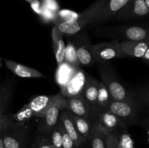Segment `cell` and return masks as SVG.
Instances as JSON below:
<instances>
[{
  "mask_svg": "<svg viewBox=\"0 0 149 148\" xmlns=\"http://www.w3.org/2000/svg\"><path fill=\"white\" fill-rule=\"evenodd\" d=\"M130 0H106L93 24L102 23L113 18Z\"/></svg>",
  "mask_w": 149,
  "mask_h": 148,
  "instance_id": "cell-12",
  "label": "cell"
},
{
  "mask_svg": "<svg viewBox=\"0 0 149 148\" xmlns=\"http://www.w3.org/2000/svg\"><path fill=\"white\" fill-rule=\"evenodd\" d=\"M149 12V8L145 0H130L116 15L118 20H128L145 17Z\"/></svg>",
  "mask_w": 149,
  "mask_h": 148,
  "instance_id": "cell-10",
  "label": "cell"
},
{
  "mask_svg": "<svg viewBox=\"0 0 149 148\" xmlns=\"http://www.w3.org/2000/svg\"><path fill=\"white\" fill-rule=\"evenodd\" d=\"M48 139L53 148H63L62 145V135L60 130L58 123L47 136Z\"/></svg>",
  "mask_w": 149,
  "mask_h": 148,
  "instance_id": "cell-26",
  "label": "cell"
},
{
  "mask_svg": "<svg viewBox=\"0 0 149 148\" xmlns=\"http://www.w3.org/2000/svg\"><path fill=\"white\" fill-rule=\"evenodd\" d=\"M52 39L55 59L58 65H60L64 62L65 44L63 41V33L58 30L57 26H55L52 30Z\"/></svg>",
  "mask_w": 149,
  "mask_h": 148,
  "instance_id": "cell-20",
  "label": "cell"
},
{
  "mask_svg": "<svg viewBox=\"0 0 149 148\" xmlns=\"http://www.w3.org/2000/svg\"><path fill=\"white\" fill-rule=\"evenodd\" d=\"M64 62H68L73 66L79 68L80 63L77 58V53H76L75 47L71 40H68V44L65 46V55H64Z\"/></svg>",
  "mask_w": 149,
  "mask_h": 148,
  "instance_id": "cell-25",
  "label": "cell"
},
{
  "mask_svg": "<svg viewBox=\"0 0 149 148\" xmlns=\"http://www.w3.org/2000/svg\"><path fill=\"white\" fill-rule=\"evenodd\" d=\"M111 100V97L104 84L102 82H98L97 98V108L98 113L108 110L109 104Z\"/></svg>",
  "mask_w": 149,
  "mask_h": 148,
  "instance_id": "cell-24",
  "label": "cell"
},
{
  "mask_svg": "<svg viewBox=\"0 0 149 148\" xmlns=\"http://www.w3.org/2000/svg\"><path fill=\"white\" fill-rule=\"evenodd\" d=\"M7 68L12 71L15 75L21 78H42L43 74L34 68L21 65L20 63L8 59H4Z\"/></svg>",
  "mask_w": 149,
  "mask_h": 148,
  "instance_id": "cell-18",
  "label": "cell"
},
{
  "mask_svg": "<svg viewBox=\"0 0 149 148\" xmlns=\"http://www.w3.org/2000/svg\"><path fill=\"white\" fill-rule=\"evenodd\" d=\"M26 1H27V2H29V3H31L32 1H33V0H26Z\"/></svg>",
  "mask_w": 149,
  "mask_h": 148,
  "instance_id": "cell-33",
  "label": "cell"
},
{
  "mask_svg": "<svg viewBox=\"0 0 149 148\" xmlns=\"http://www.w3.org/2000/svg\"><path fill=\"white\" fill-rule=\"evenodd\" d=\"M86 82V73L79 68L69 81L61 88V94L65 98L81 95Z\"/></svg>",
  "mask_w": 149,
  "mask_h": 148,
  "instance_id": "cell-11",
  "label": "cell"
},
{
  "mask_svg": "<svg viewBox=\"0 0 149 148\" xmlns=\"http://www.w3.org/2000/svg\"><path fill=\"white\" fill-rule=\"evenodd\" d=\"M124 36L127 40L134 41L148 40V32L143 27L141 26H130L123 32Z\"/></svg>",
  "mask_w": 149,
  "mask_h": 148,
  "instance_id": "cell-21",
  "label": "cell"
},
{
  "mask_svg": "<svg viewBox=\"0 0 149 148\" xmlns=\"http://www.w3.org/2000/svg\"><path fill=\"white\" fill-rule=\"evenodd\" d=\"M65 101L52 106L48 110L45 115L42 118V120L38 125V129L42 136H47L52 129L57 126L61 111L63 109L65 108Z\"/></svg>",
  "mask_w": 149,
  "mask_h": 148,
  "instance_id": "cell-8",
  "label": "cell"
},
{
  "mask_svg": "<svg viewBox=\"0 0 149 148\" xmlns=\"http://www.w3.org/2000/svg\"><path fill=\"white\" fill-rule=\"evenodd\" d=\"M28 133L27 125L15 121L2 133L4 148H24Z\"/></svg>",
  "mask_w": 149,
  "mask_h": 148,
  "instance_id": "cell-6",
  "label": "cell"
},
{
  "mask_svg": "<svg viewBox=\"0 0 149 148\" xmlns=\"http://www.w3.org/2000/svg\"><path fill=\"white\" fill-rule=\"evenodd\" d=\"M120 47L127 57L143 58L146 52L148 50V40L141 41H124L120 43Z\"/></svg>",
  "mask_w": 149,
  "mask_h": 148,
  "instance_id": "cell-16",
  "label": "cell"
},
{
  "mask_svg": "<svg viewBox=\"0 0 149 148\" xmlns=\"http://www.w3.org/2000/svg\"><path fill=\"white\" fill-rule=\"evenodd\" d=\"M99 71L102 83L106 87L113 100L126 102L138 101L148 104V103L145 102L144 98L142 97V96L137 95L136 92L130 91L124 84L121 83L113 70L110 68L107 63L99 64Z\"/></svg>",
  "mask_w": 149,
  "mask_h": 148,
  "instance_id": "cell-1",
  "label": "cell"
},
{
  "mask_svg": "<svg viewBox=\"0 0 149 148\" xmlns=\"http://www.w3.org/2000/svg\"><path fill=\"white\" fill-rule=\"evenodd\" d=\"M65 101V98L61 94L56 95H42L32 99L28 104L13 117L16 122L25 123L32 117L42 118L50 107Z\"/></svg>",
  "mask_w": 149,
  "mask_h": 148,
  "instance_id": "cell-2",
  "label": "cell"
},
{
  "mask_svg": "<svg viewBox=\"0 0 149 148\" xmlns=\"http://www.w3.org/2000/svg\"><path fill=\"white\" fill-rule=\"evenodd\" d=\"M15 122L12 114H4L0 118V135Z\"/></svg>",
  "mask_w": 149,
  "mask_h": 148,
  "instance_id": "cell-29",
  "label": "cell"
},
{
  "mask_svg": "<svg viewBox=\"0 0 149 148\" xmlns=\"http://www.w3.org/2000/svg\"><path fill=\"white\" fill-rule=\"evenodd\" d=\"M0 148H4V142H3L2 134L0 135Z\"/></svg>",
  "mask_w": 149,
  "mask_h": 148,
  "instance_id": "cell-32",
  "label": "cell"
},
{
  "mask_svg": "<svg viewBox=\"0 0 149 148\" xmlns=\"http://www.w3.org/2000/svg\"><path fill=\"white\" fill-rule=\"evenodd\" d=\"M79 68L63 62L58 65L55 73V81L61 88H63L71 80Z\"/></svg>",
  "mask_w": 149,
  "mask_h": 148,
  "instance_id": "cell-19",
  "label": "cell"
},
{
  "mask_svg": "<svg viewBox=\"0 0 149 148\" xmlns=\"http://www.w3.org/2000/svg\"><path fill=\"white\" fill-rule=\"evenodd\" d=\"M95 123L99 129L107 136L111 132L117 130L119 127L126 126L119 118L109 110L99 112Z\"/></svg>",
  "mask_w": 149,
  "mask_h": 148,
  "instance_id": "cell-13",
  "label": "cell"
},
{
  "mask_svg": "<svg viewBox=\"0 0 149 148\" xmlns=\"http://www.w3.org/2000/svg\"><path fill=\"white\" fill-rule=\"evenodd\" d=\"M98 82L99 81H97V80L93 76L86 73L85 85L81 94L86 102L97 113L98 111L97 108V98Z\"/></svg>",
  "mask_w": 149,
  "mask_h": 148,
  "instance_id": "cell-15",
  "label": "cell"
},
{
  "mask_svg": "<svg viewBox=\"0 0 149 148\" xmlns=\"http://www.w3.org/2000/svg\"><path fill=\"white\" fill-rule=\"evenodd\" d=\"M60 120L65 131L71 136L77 147H81L87 142V140L84 139L77 131L73 119L72 113L67 109H63L60 115Z\"/></svg>",
  "mask_w": 149,
  "mask_h": 148,
  "instance_id": "cell-14",
  "label": "cell"
},
{
  "mask_svg": "<svg viewBox=\"0 0 149 148\" xmlns=\"http://www.w3.org/2000/svg\"><path fill=\"white\" fill-rule=\"evenodd\" d=\"M91 52L95 61L98 64H105L113 59L127 57L121 49L120 43L117 40L91 45Z\"/></svg>",
  "mask_w": 149,
  "mask_h": 148,
  "instance_id": "cell-5",
  "label": "cell"
},
{
  "mask_svg": "<svg viewBox=\"0 0 149 148\" xmlns=\"http://www.w3.org/2000/svg\"><path fill=\"white\" fill-rule=\"evenodd\" d=\"M116 148H118V147H116Z\"/></svg>",
  "mask_w": 149,
  "mask_h": 148,
  "instance_id": "cell-34",
  "label": "cell"
},
{
  "mask_svg": "<svg viewBox=\"0 0 149 148\" xmlns=\"http://www.w3.org/2000/svg\"><path fill=\"white\" fill-rule=\"evenodd\" d=\"M0 68H1V67H0Z\"/></svg>",
  "mask_w": 149,
  "mask_h": 148,
  "instance_id": "cell-35",
  "label": "cell"
},
{
  "mask_svg": "<svg viewBox=\"0 0 149 148\" xmlns=\"http://www.w3.org/2000/svg\"><path fill=\"white\" fill-rule=\"evenodd\" d=\"M65 109L69 110L72 114L88 119L93 123L96 122L98 113L86 102L81 95L65 98Z\"/></svg>",
  "mask_w": 149,
  "mask_h": 148,
  "instance_id": "cell-7",
  "label": "cell"
},
{
  "mask_svg": "<svg viewBox=\"0 0 149 148\" xmlns=\"http://www.w3.org/2000/svg\"><path fill=\"white\" fill-rule=\"evenodd\" d=\"M106 0H96L88 9L81 12L74 20H65L58 23V30L63 34L74 35L89 24H93L96 17Z\"/></svg>",
  "mask_w": 149,
  "mask_h": 148,
  "instance_id": "cell-3",
  "label": "cell"
},
{
  "mask_svg": "<svg viewBox=\"0 0 149 148\" xmlns=\"http://www.w3.org/2000/svg\"><path fill=\"white\" fill-rule=\"evenodd\" d=\"M106 139L107 135L99 129L97 123H95L88 139L91 148H106Z\"/></svg>",
  "mask_w": 149,
  "mask_h": 148,
  "instance_id": "cell-22",
  "label": "cell"
},
{
  "mask_svg": "<svg viewBox=\"0 0 149 148\" xmlns=\"http://www.w3.org/2000/svg\"><path fill=\"white\" fill-rule=\"evenodd\" d=\"M118 148H135L134 143L132 138L130 137L128 133H123L122 134H119L118 138Z\"/></svg>",
  "mask_w": 149,
  "mask_h": 148,
  "instance_id": "cell-28",
  "label": "cell"
},
{
  "mask_svg": "<svg viewBox=\"0 0 149 148\" xmlns=\"http://www.w3.org/2000/svg\"><path fill=\"white\" fill-rule=\"evenodd\" d=\"M15 87V80L13 78L7 81L0 86V118L5 114V112L13 98Z\"/></svg>",
  "mask_w": 149,
  "mask_h": 148,
  "instance_id": "cell-17",
  "label": "cell"
},
{
  "mask_svg": "<svg viewBox=\"0 0 149 148\" xmlns=\"http://www.w3.org/2000/svg\"><path fill=\"white\" fill-rule=\"evenodd\" d=\"M144 107V103L138 101H116L112 99L109 104L108 110L119 118L122 123L127 124L138 123L141 117V112Z\"/></svg>",
  "mask_w": 149,
  "mask_h": 148,
  "instance_id": "cell-4",
  "label": "cell"
},
{
  "mask_svg": "<svg viewBox=\"0 0 149 148\" xmlns=\"http://www.w3.org/2000/svg\"><path fill=\"white\" fill-rule=\"evenodd\" d=\"M72 116L78 132L84 139L88 141L89 136H90L92 129H93L95 123L88 120V119L77 115L72 114Z\"/></svg>",
  "mask_w": 149,
  "mask_h": 148,
  "instance_id": "cell-23",
  "label": "cell"
},
{
  "mask_svg": "<svg viewBox=\"0 0 149 148\" xmlns=\"http://www.w3.org/2000/svg\"><path fill=\"white\" fill-rule=\"evenodd\" d=\"M31 148H53L51 145L47 136H41L38 138L35 143L32 145Z\"/></svg>",
  "mask_w": 149,
  "mask_h": 148,
  "instance_id": "cell-31",
  "label": "cell"
},
{
  "mask_svg": "<svg viewBox=\"0 0 149 148\" xmlns=\"http://www.w3.org/2000/svg\"><path fill=\"white\" fill-rule=\"evenodd\" d=\"M72 42L75 47L76 53L80 65L90 66L95 62L91 52V44L87 35L81 34Z\"/></svg>",
  "mask_w": 149,
  "mask_h": 148,
  "instance_id": "cell-9",
  "label": "cell"
},
{
  "mask_svg": "<svg viewBox=\"0 0 149 148\" xmlns=\"http://www.w3.org/2000/svg\"><path fill=\"white\" fill-rule=\"evenodd\" d=\"M119 132L117 130L111 132L107 136L106 139V148H116L119 138Z\"/></svg>",
  "mask_w": 149,
  "mask_h": 148,
  "instance_id": "cell-30",
  "label": "cell"
},
{
  "mask_svg": "<svg viewBox=\"0 0 149 148\" xmlns=\"http://www.w3.org/2000/svg\"><path fill=\"white\" fill-rule=\"evenodd\" d=\"M58 126H59L60 130H61V135H62V145L63 148H79L77 147V145H75L73 139H71V136L67 133L65 130L64 129L63 126L61 123V120H58Z\"/></svg>",
  "mask_w": 149,
  "mask_h": 148,
  "instance_id": "cell-27",
  "label": "cell"
}]
</instances>
